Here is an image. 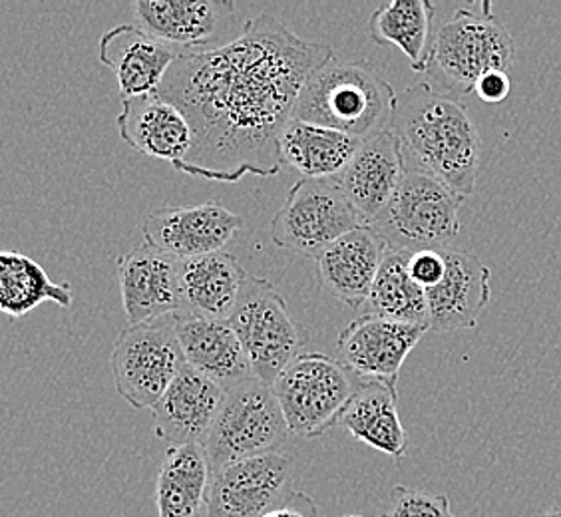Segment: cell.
I'll list each match as a JSON object with an SVG mask.
<instances>
[{
	"label": "cell",
	"mask_w": 561,
	"mask_h": 517,
	"mask_svg": "<svg viewBox=\"0 0 561 517\" xmlns=\"http://www.w3.org/2000/svg\"><path fill=\"white\" fill-rule=\"evenodd\" d=\"M336 58L329 44L305 41L270 14L204 53H180L156 94L182 110L194 146L175 172L238 184L248 173L283 168L280 138L307 80Z\"/></svg>",
	"instance_id": "cell-1"
},
{
	"label": "cell",
	"mask_w": 561,
	"mask_h": 517,
	"mask_svg": "<svg viewBox=\"0 0 561 517\" xmlns=\"http://www.w3.org/2000/svg\"><path fill=\"white\" fill-rule=\"evenodd\" d=\"M402 151L460 195L476 192L482 140L460 97L419 82L399 94L390 128Z\"/></svg>",
	"instance_id": "cell-2"
},
{
	"label": "cell",
	"mask_w": 561,
	"mask_h": 517,
	"mask_svg": "<svg viewBox=\"0 0 561 517\" xmlns=\"http://www.w3.org/2000/svg\"><path fill=\"white\" fill-rule=\"evenodd\" d=\"M399 94L370 60L333 58L302 87L293 119L368 140L390 128Z\"/></svg>",
	"instance_id": "cell-3"
},
{
	"label": "cell",
	"mask_w": 561,
	"mask_h": 517,
	"mask_svg": "<svg viewBox=\"0 0 561 517\" xmlns=\"http://www.w3.org/2000/svg\"><path fill=\"white\" fill-rule=\"evenodd\" d=\"M404 175L390 204L370 223L390 251L416 253L448 249L460 233V207L465 195L424 170L404 153Z\"/></svg>",
	"instance_id": "cell-4"
},
{
	"label": "cell",
	"mask_w": 561,
	"mask_h": 517,
	"mask_svg": "<svg viewBox=\"0 0 561 517\" xmlns=\"http://www.w3.org/2000/svg\"><path fill=\"white\" fill-rule=\"evenodd\" d=\"M516 58L514 36L497 21L492 4L484 2L482 12L458 9L434 34L431 72L448 94L468 96L476 82L492 70H504Z\"/></svg>",
	"instance_id": "cell-5"
},
{
	"label": "cell",
	"mask_w": 561,
	"mask_h": 517,
	"mask_svg": "<svg viewBox=\"0 0 561 517\" xmlns=\"http://www.w3.org/2000/svg\"><path fill=\"white\" fill-rule=\"evenodd\" d=\"M367 378L324 353H301L273 384L291 434L319 438L339 426Z\"/></svg>",
	"instance_id": "cell-6"
},
{
	"label": "cell",
	"mask_w": 561,
	"mask_h": 517,
	"mask_svg": "<svg viewBox=\"0 0 561 517\" xmlns=\"http://www.w3.org/2000/svg\"><path fill=\"white\" fill-rule=\"evenodd\" d=\"M289 434V424L273 387L253 377L226 390L204 448L211 470L217 472L227 463L251 456L279 452Z\"/></svg>",
	"instance_id": "cell-7"
},
{
	"label": "cell",
	"mask_w": 561,
	"mask_h": 517,
	"mask_svg": "<svg viewBox=\"0 0 561 517\" xmlns=\"http://www.w3.org/2000/svg\"><path fill=\"white\" fill-rule=\"evenodd\" d=\"M185 367L175 313L126 326L110 356L114 387L138 410L153 409Z\"/></svg>",
	"instance_id": "cell-8"
},
{
	"label": "cell",
	"mask_w": 561,
	"mask_h": 517,
	"mask_svg": "<svg viewBox=\"0 0 561 517\" xmlns=\"http://www.w3.org/2000/svg\"><path fill=\"white\" fill-rule=\"evenodd\" d=\"M229 324L248 353L255 378L273 387L301 355L309 334L289 313V305L270 280L249 277Z\"/></svg>",
	"instance_id": "cell-9"
},
{
	"label": "cell",
	"mask_w": 561,
	"mask_h": 517,
	"mask_svg": "<svg viewBox=\"0 0 561 517\" xmlns=\"http://www.w3.org/2000/svg\"><path fill=\"white\" fill-rule=\"evenodd\" d=\"M365 226L336 177H301L271 219L273 243L317 258L335 241Z\"/></svg>",
	"instance_id": "cell-10"
},
{
	"label": "cell",
	"mask_w": 561,
	"mask_h": 517,
	"mask_svg": "<svg viewBox=\"0 0 561 517\" xmlns=\"http://www.w3.org/2000/svg\"><path fill=\"white\" fill-rule=\"evenodd\" d=\"M293 458L267 452L214 472L207 517H261L291 494Z\"/></svg>",
	"instance_id": "cell-11"
},
{
	"label": "cell",
	"mask_w": 561,
	"mask_h": 517,
	"mask_svg": "<svg viewBox=\"0 0 561 517\" xmlns=\"http://www.w3.org/2000/svg\"><path fill=\"white\" fill-rule=\"evenodd\" d=\"M243 219L219 202L163 207L146 217L144 243L178 258L219 253L236 239Z\"/></svg>",
	"instance_id": "cell-12"
},
{
	"label": "cell",
	"mask_w": 561,
	"mask_h": 517,
	"mask_svg": "<svg viewBox=\"0 0 561 517\" xmlns=\"http://www.w3.org/2000/svg\"><path fill=\"white\" fill-rule=\"evenodd\" d=\"M138 26L178 53L214 50L238 11L231 0H138Z\"/></svg>",
	"instance_id": "cell-13"
},
{
	"label": "cell",
	"mask_w": 561,
	"mask_h": 517,
	"mask_svg": "<svg viewBox=\"0 0 561 517\" xmlns=\"http://www.w3.org/2000/svg\"><path fill=\"white\" fill-rule=\"evenodd\" d=\"M426 333L428 326L363 314L341 331L336 353L358 377L397 384L404 360Z\"/></svg>",
	"instance_id": "cell-14"
},
{
	"label": "cell",
	"mask_w": 561,
	"mask_h": 517,
	"mask_svg": "<svg viewBox=\"0 0 561 517\" xmlns=\"http://www.w3.org/2000/svg\"><path fill=\"white\" fill-rule=\"evenodd\" d=\"M180 263L144 243L118 258L119 292L128 323L140 324L182 311Z\"/></svg>",
	"instance_id": "cell-15"
},
{
	"label": "cell",
	"mask_w": 561,
	"mask_h": 517,
	"mask_svg": "<svg viewBox=\"0 0 561 517\" xmlns=\"http://www.w3.org/2000/svg\"><path fill=\"white\" fill-rule=\"evenodd\" d=\"M446 275L426 291L431 333L474 329L492 297V271L472 251L444 249Z\"/></svg>",
	"instance_id": "cell-16"
},
{
	"label": "cell",
	"mask_w": 561,
	"mask_h": 517,
	"mask_svg": "<svg viewBox=\"0 0 561 517\" xmlns=\"http://www.w3.org/2000/svg\"><path fill=\"white\" fill-rule=\"evenodd\" d=\"M119 138L148 158L178 165L187 160L194 146V129L184 112L160 94L122 100Z\"/></svg>",
	"instance_id": "cell-17"
},
{
	"label": "cell",
	"mask_w": 561,
	"mask_h": 517,
	"mask_svg": "<svg viewBox=\"0 0 561 517\" xmlns=\"http://www.w3.org/2000/svg\"><path fill=\"white\" fill-rule=\"evenodd\" d=\"M404 151L397 134L385 129L360 143L355 158L336 180L365 226L377 219L404 175Z\"/></svg>",
	"instance_id": "cell-18"
},
{
	"label": "cell",
	"mask_w": 561,
	"mask_h": 517,
	"mask_svg": "<svg viewBox=\"0 0 561 517\" xmlns=\"http://www.w3.org/2000/svg\"><path fill=\"white\" fill-rule=\"evenodd\" d=\"M224 399V388L187 365L151 409L158 438L170 446L206 443Z\"/></svg>",
	"instance_id": "cell-19"
},
{
	"label": "cell",
	"mask_w": 561,
	"mask_h": 517,
	"mask_svg": "<svg viewBox=\"0 0 561 517\" xmlns=\"http://www.w3.org/2000/svg\"><path fill=\"white\" fill-rule=\"evenodd\" d=\"M387 251L385 239L373 227H356L317 257V279L336 301L363 309Z\"/></svg>",
	"instance_id": "cell-20"
},
{
	"label": "cell",
	"mask_w": 561,
	"mask_h": 517,
	"mask_svg": "<svg viewBox=\"0 0 561 517\" xmlns=\"http://www.w3.org/2000/svg\"><path fill=\"white\" fill-rule=\"evenodd\" d=\"M178 55L175 48L131 24L108 31L98 48L100 62L112 68L118 78L122 100L156 94Z\"/></svg>",
	"instance_id": "cell-21"
},
{
	"label": "cell",
	"mask_w": 561,
	"mask_h": 517,
	"mask_svg": "<svg viewBox=\"0 0 561 517\" xmlns=\"http://www.w3.org/2000/svg\"><path fill=\"white\" fill-rule=\"evenodd\" d=\"M175 331L187 365L224 390L255 377L248 353L229 321H211L180 311L175 313Z\"/></svg>",
	"instance_id": "cell-22"
},
{
	"label": "cell",
	"mask_w": 561,
	"mask_h": 517,
	"mask_svg": "<svg viewBox=\"0 0 561 517\" xmlns=\"http://www.w3.org/2000/svg\"><path fill=\"white\" fill-rule=\"evenodd\" d=\"M248 279L249 275L239 258L227 251L182 258V313L211 321H229L238 309Z\"/></svg>",
	"instance_id": "cell-23"
},
{
	"label": "cell",
	"mask_w": 561,
	"mask_h": 517,
	"mask_svg": "<svg viewBox=\"0 0 561 517\" xmlns=\"http://www.w3.org/2000/svg\"><path fill=\"white\" fill-rule=\"evenodd\" d=\"M214 470L204 444L170 446L163 453L156 504L160 517H207Z\"/></svg>",
	"instance_id": "cell-24"
},
{
	"label": "cell",
	"mask_w": 561,
	"mask_h": 517,
	"mask_svg": "<svg viewBox=\"0 0 561 517\" xmlns=\"http://www.w3.org/2000/svg\"><path fill=\"white\" fill-rule=\"evenodd\" d=\"M397 402V384L365 380L339 426H343L358 443L367 444L400 462L407 456L409 436L400 422Z\"/></svg>",
	"instance_id": "cell-25"
},
{
	"label": "cell",
	"mask_w": 561,
	"mask_h": 517,
	"mask_svg": "<svg viewBox=\"0 0 561 517\" xmlns=\"http://www.w3.org/2000/svg\"><path fill=\"white\" fill-rule=\"evenodd\" d=\"M360 143L363 140L343 131L291 119L280 138V158L283 163L302 173V177H339L355 158Z\"/></svg>",
	"instance_id": "cell-26"
},
{
	"label": "cell",
	"mask_w": 561,
	"mask_h": 517,
	"mask_svg": "<svg viewBox=\"0 0 561 517\" xmlns=\"http://www.w3.org/2000/svg\"><path fill=\"white\" fill-rule=\"evenodd\" d=\"M434 14L436 7L428 0H392L373 12L368 36L377 44H394L411 60L414 72H428Z\"/></svg>",
	"instance_id": "cell-27"
},
{
	"label": "cell",
	"mask_w": 561,
	"mask_h": 517,
	"mask_svg": "<svg viewBox=\"0 0 561 517\" xmlns=\"http://www.w3.org/2000/svg\"><path fill=\"white\" fill-rule=\"evenodd\" d=\"M409 257L404 251H387L363 314L431 329L426 291L412 279Z\"/></svg>",
	"instance_id": "cell-28"
},
{
	"label": "cell",
	"mask_w": 561,
	"mask_h": 517,
	"mask_svg": "<svg viewBox=\"0 0 561 517\" xmlns=\"http://www.w3.org/2000/svg\"><path fill=\"white\" fill-rule=\"evenodd\" d=\"M68 283H53L48 273L19 251L0 253V309L12 319L31 313L43 302H55L62 309L72 305Z\"/></svg>",
	"instance_id": "cell-29"
},
{
	"label": "cell",
	"mask_w": 561,
	"mask_h": 517,
	"mask_svg": "<svg viewBox=\"0 0 561 517\" xmlns=\"http://www.w3.org/2000/svg\"><path fill=\"white\" fill-rule=\"evenodd\" d=\"M380 517H456L450 499L444 494H432L419 487L397 485Z\"/></svg>",
	"instance_id": "cell-30"
},
{
	"label": "cell",
	"mask_w": 561,
	"mask_h": 517,
	"mask_svg": "<svg viewBox=\"0 0 561 517\" xmlns=\"http://www.w3.org/2000/svg\"><path fill=\"white\" fill-rule=\"evenodd\" d=\"M409 273L414 283L428 291L436 287L446 275V255L444 249H424L411 253L409 257Z\"/></svg>",
	"instance_id": "cell-31"
},
{
	"label": "cell",
	"mask_w": 561,
	"mask_h": 517,
	"mask_svg": "<svg viewBox=\"0 0 561 517\" xmlns=\"http://www.w3.org/2000/svg\"><path fill=\"white\" fill-rule=\"evenodd\" d=\"M261 517H321V509L313 497L293 490L279 506L273 507Z\"/></svg>",
	"instance_id": "cell-32"
},
{
	"label": "cell",
	"mask_w": 561,
	"mask_h": 517,
	"mask_svg": "<svg viewBox=\"0 0 561 517\" xmlns=\"http://www.w3.org/2000/svg\"><path fill=\"white\" fill-rule=\"evenodd\" d=\"M474 92L480 100H484L488 104H497L510 96L512 80L504 70H492L476 82Z\"/></svg>",
	"instance_id": "cell-33"
},
{
	"label": "cell",
	"mask_w": 561,
	"mask_h": 517,
	"mask_svg": "<svg viewBox=\"0 0 561 517\" xmlns=\"http://www.w3.org/2000/svg\"><path fill=\"white\" fill-rule=\"evenodd\" d=\"M541 517H561V507H550L541 514Z\"/></svg>",
	"instance_id": "cell-34"
},
{
	"label": "cell",
	"mask_w": 561,
	"mask_h": 517,
	"mask_svg": "<svg viewBox=\"0 0 561 517\" xmlns=\"http://www.w3.org/2000/svg\"><path fill=\"white\" fill-rule=\"evenodd\" d=\"M343 517H365V516H356V514H353V516H343Z\"/></svg>",
	"instance_id": "cell-35"
}]
</instances>
